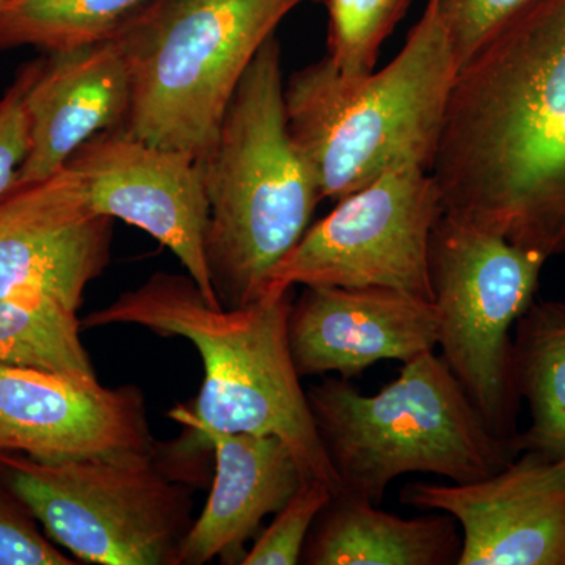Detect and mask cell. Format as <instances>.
Returning <instances> with one entry per match:
<instances>
[{"label": "cell", "mask_w": 565, "mask_h": 565, "mask_svg": "<svg viewBox=\"0 0 565 565\" xmlns=\"http://www.w3.org/2000/svg\"><path fill=\"white\" fill-rule=\"evenodd\" d=\"M430 174L448 217L565 255V0H534L460 68Z\"/></svg>", "instance_id": "1"}, {"label": "cell", "mask_w": 565, "mask_h": 565, "mask_svg": "<svg viewBox=\"0 0 565 565\" xmlns=\"http://www.w3.org/2000/svg\"><path fill=\"white\" fill-rule=\"evenodd\" d=\"M291 305L292 289L264 294L244 307L211 305L191 277L158 273L93 311L84 326L131 323L191 341L203 360V386L192 407L174 408L173 418L193 434L277 435L292 449L305 478L322 479L338 494L343 487L289 349Z\"/></svg>", "instance_id": "2"}, {"label": "cell", "mask_w": 565, "mask_h": 565, "mask_svg": "<svg viewBox=\"0 0 565 565\" xmlns=\"http://www.w3.org/2000/svg\"><path fill=\"white\" fill-rule=\"evenodd\" d=\"M437 0H429L403 50L360 79L322 61L297 71L286 122L322 200L338 202L397 167L429 170L459 74Z\"/></svg>", "instance_id": "3"}, {"label": "cell", "mask_w": 565, "mask_h": 565, "mask_svg": "<svg viewBox=\"0 0 565 565\" xmlns=\"http://www.w3.org/2000/svg\"><path fill=\"white\" fill-rule=\"evenodd\" d=\"M280 44L253 58L202 159L210 225L206 256L222 307L262 299L274 267L296 247L322 196L289 136Z\"/></svg>", "instance_id": "4"}, {"label": "cell", "mask_w": 565, "mask_h": 565, "mask_svg": "<svg viewBox=\"0 0 565 565\" xmlns=\"http://www.w3.org/2000/svg\"><path fill=\"white\" fill-rule=\"evenodd\" d=\"M343 492L379 505L394 479L430 473L455 484L489 478L520 455L492 433L444 356L408 360L374 394L330 377L307 392Z\"/></svg>", "instance_id": "5"}, {"label": "cell", "mask_w": 565, "mask_h": 565, "mask_svg": "<svg viewBox=\"0 0 565 565\" xmlns=\"http://www.w3.org/2000/svg\"><path fill=\"white\" fill-rule=\"evenodd\" d=\"M308 0H150L118 29L132 99L125 129L203 159L248 66Z\"/></svg>", "instance_id": "6"}, {"label": "cell", "mask_w": 565, "mask_h": 565, "mask_svg": "<svg viewBox=\"0 0 565 565\" xmlns=\"http://www.w3.org/2000/svg\"><path fill=\"white\" fill-rule=\"evenodd\" d=\"M150 451L41 462L0 451V479L54 544L84 563L177 565L191 498Z\"/></svg>", "instance_id": "7"}, {"label": "cell", "mask_w": 565, "mask_h": 565, "mask_svg": "<svg viewBox=\"0 0 565 565\" xmlns=\"http://www.w3.org/2000/svg\"><path fill=\"white\" fill-rule=\"evenodd\" d=\"M546 256L441 215L429 245L441 356L498 437L514 440L520 396L512 329L535 300Z\"/></svg>", "instance_id": "8"}, {"label": "cell", "mask_w": 565, "mask_h": 565, "mask_svg": "<svg viewBox=\"0 0 565 565\" xmlns=\"http://www.w3.org/2000/svg\"><path fill=\"white\" fill-rule=\"evenodd\" d=\"M441 215L440 191L429 170H390L308 226L274 267L264 294L297 285L382 288L433 302L429 245Z\"/></svg>", "instance_id": "9"}, {"label": "cell", "mask_w": 565, "mask_h": 565, "mask_svg": "<svg viewBox=\"0 0 565 565\" xmlns=\"http://www.w3.org/2000/svg\"><path fill=\"white\" fill-rule=\"evenodd\" d=\"M66 166L93 210L150 234L180 259L206 302L221 305L207 266L210 202L202 159L147 143L120 126L93 137Z\"/></svg>", "instance_id": "10"}, {"label": "cell", "mask_w": 565, "mask_h": 565, "mask_svg": "<svg viewBox=\"0 0 565 565\" xmlns=\"http://www.w3.org/2000/svg\"><path fill=\"white\" fill-rule=\"evenodd\" d=\"M399 500L455 516L457 565H565V459L523 451L481 481L412 482Z\"/></svg>", "instance_id": "11"}, {"label": "cell", "mask_w": 565, "mask_h": 565, "mask_svg": "<svg viewBox=\"0 0 565 565\" xmlns=\"http://www.w3.org/2000/svg\"><path fill=\"white\" fill-rule=\"evenodd\" d=\"M111 223L68 166L17 189L0 203V299L51 300L77 313L109 263Z\"/></svg>", "instance_id": "12"}, {"label": "cell", "mask_w": 565, "mask_h": 565, "mask_svg": "<svg viewBox=\"0 0 565 565\" xmlns=\"http://www.w3.org/2000/svg\"><path fill=\"white\" fill-rule=\"evenodd\" d=\"M152 448L136 386L0 363V451L62 462Z\"/></svg>", "instance_id": "13"}, {"label": "cell", "mask_w": 565, "mask_h": 565, "mask_svg": "<svg viewBox=\"0 0 565 565\" xmlns=\"http://www.w3.org/2000/svg\"><path fill=\"white\" fill-rule=\"evenodd\" d=\"M303 288L288 319L300 377L337 373L351 381L375 363H405L437 348V315L429 300L382 288Z\"/></svg>", "instance_id": "14"}, {"label": "cell", "mask_w": 565, "mask_h": 565, "mask_svg": "<svg viewBox=\"0 0 565 565\" xmlns=\"http://www.w3.org/2000/svg\"><path fill=\"white\" fill-rule=\"evenodd\" d=\"M51 54L25 92L31 151L18 189L57 173L93 137L125 125L131 109V73L114 36Z\"/></svg>", "instance_id": "15"}, {"label": "cell", "mask_w": 565, "mask_h": 565, "mask_svg": "<svg viewBox=\"0 0 565 565\" xmlns=\"http://www.w3.org/2000/svg\"><path fill=\"white\" fill-rule=\"evenodd\" d=\"M193 444L214 451L215 476L202 514L181 541L177 565H202L215 557L241 564L245 542L302 484V468L273 434L206 429L193 435Z\"/></svg>", "instance_id": "16"}, {"label": "cell", "mask_w": 565, "mask_h": 565, "mask_svg": "<svg viewBox=\"0 0 565 565\" xmlns=\"http://www.w3.org/2000/svg\"><path fill=\"white\" fill-rule=\"evenodd\" d=\"M305 545L313 565H451L462 550L455 516L403 519L349 493L334 494Z\"/></svg>", "instance_id": "17"}, {"label": "cell", "mask_w": 565, "mask_h": 565, "mask_svg": "<svg viewBox=\"0 0 565 565\" xmlns=\"http://www.w3.org/2000/svg\"><path fill=\"white\" fill-rule=\"evenodd\" d=\"M514 330L515 386L531 416L516 449L565 459V300H534Z\"/></svg>", "instance_id": "18"}, {"label": "cell", "mask_w": 565, "mask_h": 565, "mask_svg": "<svg viewBox=\"0 0 565 565\" xmlns=\"http://www.w3.org/2000/svg\"><path fill=\"white\" fill-rule=\"evenodd\" d=\"M150 0H14L0 11V51L77 50L109 40Z\"/></svg>", "instance_id": "19"}, {"label": "cell", "mask_w": 565, "mask_h": 565, "mask_svg": "<svg viewBox=\"0 0 565 565\" xmlns=\"http://www.w3.org/2000/svg\"><path fill=\"white\" fill-rule=\"evenodd\" d=\"M77 313L51 300L0 299V363L96 377Z\"/></svg>", "instance_id": "20"}, {"label": "cell", "mask_w": 565, "mask_h": 565, "mask_svg": "<svg viewBox=\"0 0 565 565\" xmlns=\"http://www.w3.org/2000/svg\"><path fill=\"white\" fill-rule=\"evenodd\" d=\"M411 0H329V54L338 73L360 79L373 73L379 51Z\"/></svg>", "instance_id": "21"}, {"label": "cell", "mask_w": 565, "mask_h": 565, "mask_svg": "<svg viewBox=\"0 0 565 565\" xmlns=\"http://www.w3.org/2000/svg\"><path fill=\"white\" fill-rule=\"evenodd\" d=\"M334 497L327 482L305 478L258 541L245 553L243 565H294L303 556L311 527Z\"/></svg>", "instance_id": "22"}, {"label": "cell", "mask_w": 565, "mask_h": 565, "mask_svg": "<svg viewBox=\"0 0 565 565\" xmlns=\"http://www.w3.org/2000/svg\"><path fill=\"white\" fill-rule=\"evenodd\" d=\"M534 0H437L459 68ZM460 71V70H459Z\"/></svg>", "instance_id": "23"}, {"label": "cell", "mask_w": 565, "mask_h": 565, "mask_svg": "<svg viewBox=\"0 0 565 565\" xmlns=\"http://www.w3.org/2000/svg\"><path fill=\"white\" fill-rule=\"evenodd\" d=\"M0 479V565H73Z\"/></svg>", "instance_id": "24"}, {"label": "cell", "mask_w": 565, "mask_h": 565, "mask_svg": "<svg viewBox=\"0 0 565 565\" xmlns=\"http://www.w3.org/2000/svg\"><path fill=\"white\" fill-rule=\"evenodd\" d=\"M40 66L41 62L25 66L0 99V203L17 191L18 178L31 151V120L25 107V92Z\"/></svg>", "instance_id": "25"}, {"label": "cell", "mask_w": 565, "mask_h": 565, "mask_svg": "<svg viewBox=\"0 0 565 565\" xmlns=\"http://www.w3.org/2000/svg\"><path fill=\"white\" fill-rule=\"evenodd\" d=\"M10 0H0V11H2L3 9H7V7L10 6Z\"/></svg>", "instance_id": "26"}, {"label": "cell", "mask_w": 565, "mask_h": 565, "mask_svg": "<svg viewBox=\"0 0 565 565\" xmlns=\"http://www.w3.org/2000/svg\"><path fill=\"white\" fill-rule=\"evenodd\" d=\"M10 2H14V0H10Z\"/></svg>", "instance_id": "27"}]
</instances>
